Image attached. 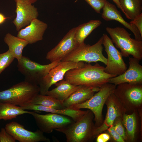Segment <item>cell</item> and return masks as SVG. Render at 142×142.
Returning <instances> with one entry per match:
<instances>
[{"mask_svg":"<svg viewBox=\"0 0 142 142\" xmlns=\"http://www.w3.org/2000/svg\"><path fill=\"white\" fill-rule=\"evenodd\" d=\"M104 68L97 63L93 65L85 63L83 67L68 71L64 77L65 80L75 85L100 87L115 77L105 73Z\"/></svg>","mask_w":142,"mask_h":142,"instance_id":"obj_1","label":"cell"},{"mask_svg":"<svg viewBox=\"0 0 142 142\" xmlns=\"http://www.w3.org/2000/svg\"><path fill=\"white\" fill-rule=\"evenodd\" d=\"M106 30L115 47L120 50L123 57L131 55L139 61L142 59V40L131 38L124 28L107 27Z\"/></svg>","mask_w":142,"mask_h":142,"instance_id":"obj_2","label":"cell"},{"mask_svg":"<svg viewBox=\"0 0 142 142\" xmlns=\"http://www.w3.org/2000/svg\"><path fill=\"white\" fill-rule=\"evenodd\" d=\"M39 91L38 85L24 81L7 89L0 91V102L20 106L29 103L35 95L39 93Z\"/></svg>","mask_w":142,"mask_h":142,"instance_id":"obj_3","label":"cell"},{"mask_svg":"<svg viewBox=\"0 0 142 142\" xmlns=\"http://www.w3.org/2000/svg\"><path fill=\"white\" fill-rule=\"evenodd\" d=\"M61 61L58 60L48 64L42 65L23 56L18 60L17 67L18 71L25 77V81L39 86L43 78Z\"/></svg>","mask_w":142,"mask_h":142,"instance_id":"obj_4","label":"cell"},{"mask_svg":"<svg viewBox=\"0 0 142 142\" xmlns=\"http://www.w3.org/2000/svg\"><path fill=\"white\" fill-rule=\"evenodd\" d=\"M95 129L92 128V119L88 111L77 121L55 130L64 134L67 142H82L94 135Z\"/></svg>","mask_w":142,"mask_h":142,"instance_id":"obj_5","label":"cell"},{"mask_svg":"<svg viewBox=\"0 0 142 142\" xmlns=\"http://www.w3.org/2000/svg\"><path fill=\"white\" fill-rule=\"evenodd\" d=\"M103 37L92 45L84 43L78 45L61 61L76 62H83L90 63L100 62L105 65L107 59L103 53Z\"/></svg>","mask_w":142,"mask_h":142,"instance_id":"obj_6","label":"cell"},{"mask_svg":"<svg viewBox=\"0 0 142 142\" xmlns=\"http://www.w3.org/2000/svg\"><path fill=\"white\" fill-rule=\"evenodd\" d=\"M108 83L102 85L99 90L89 99L83 103L73 105L68 108L78 109H89L94 115L96 123H98L102 119L104 105L107 98L114 93L115 90V85Z\"/></svg>","mask_w":142,"mask_h":142,"instance_id":"obj_7","label":"cell"},{"mask_svg":"<svg viewBox=\"0 0 142 142\" xmlns=\"http://www.w3.org/2000/svg\"><path fill=\"white\" fill-rule=\"evenodd\" d=\"M102 37L103 45L107 55V62L104 71L115 77L120 75L127 69L122 54L115 47L111 39L106 34H103Z\"/></svg>","mask_w":142,"mask_h":142,"instance_id":"obj_8","label":"cell"},{"mask_svg":"<svg viewBox=\"0 0 142 142\" xmlns=\"http://www.w3.org/2000/svg\"><path fill=\"white\" fill-rule=\"evenodd\" d=\"M85 64L83 62H76L61 61L42 79L39 85L40 88L39 93L45 95L52 85L63 79L65 73L68 71L74 69L83 67Z\"/></svg>","mask_w":142,"mask_h":142,"instance_id":"obj_9","label":"cell"},{"mask_svg":"<svg viewBox=\"0 0 142 142\" xmlns=\"http://www.w3.org/2000/svg\"><path fill=\"white\" fill-rule=\"evenodd\" d=\"M39 111H34L31 115L33 117L39 129L43 133H51L53 130L65 127L74 122L64 115L49 113L41 114Z\"/></svg>","mask_w":142,"mask_h":142,"instance_id":"obj_10","label":"cell"},{"mask_svg":"<svg viewBox=\"0 0 142 142\" xmlns=\"http://www.w3.org/2000/svg\"><path fill=\"white\" fill-rule=\"evenodd\" d=\"M5 128L16 140L20 142H50V139L39 129L32 132L26 129L23 125L16 122L7 124Z\"/></svg>","mask_w":142,"mask_h":142,"instance_id":"obj_11","label":"cell"},{"mask_svg":"<svg viewBox=\"0 0 142 142\" xmlns=\"http://www.w3.org/2000/svg\"><path fill=\"white\" fill-rule=\"evenodd\" d=\"M76 27L67 33L59 43L47 53L46 58L51 62L61 61L78 45L75 39Z\"/></svg>","mask_w":142,"mask_h":142,"instance_id":"obj_12","label":"cell"},{"mask_svg":"<svg viewBox=\"0 0 142 142\" xmlns=\"http://www.w3.org/2000/svg\"><path fill=\"white\" fill-rule=\"evenodd\" d=\"M129 68L123 73L110 78L108 83L115 85L125 83L141 84L142 83V66L139 61L134 57L129 59Z\"/></svg>","mask_w":142,"mask_h":142,"instance_id":"obj_13","label":"cell"},{"mask_svg":"<svg viewBox=\"0 0 142 142\" xmlns=\"http://www.w3.org/2000/svg\"><path fill=\"white\" fill-rule=\"evenodd\" d=\"M16 2V16L12 22L18 31L37 18L38 13L37 8L31 4L19 1Z\"/></svg>","mask_w":142,"mask_h":142,"instance_id":"obj_14","label":"cell"},{"mask_svg":"<svg viewBox=\"0 0 142 142\" xmlns=\"http://www.w3.org/2000/svg\"><path fill=\"white\" fill-rule=\"evenodd\" d=\"M48 27L47 24L37 18L33 20L28 25L18 31L17 36L32 44L41 40Z\"/></svg>","mask_w":142,"mask_h":142,"instance_id":"obj_15","label":"cell"},{"mask_svg":"<svg viewBox=\"0 0 142 142\" xmlns=\"http://www.w3.org/2000/svg\"><path fill=\"white\" fill-rule=\"evenodd\" d=\"M102 9L101 17L103 19L107 21L115 20L119 22L132 32L135 39L142 40V37L137 28L134 25L125 20L122 17L120 12L114 5L107 1Z\"/></svg>","mask_w":142,"mask_h":142,"instance_id":"obj_16","label":"cell"},{"mask_svg":"<svg viewBox=\"0 0 142 142\" xmlns=\"http://www.w3.org/2000/svg\"><path fill=\"white\" fill-rule=\"evenodd\" d=\"M100 87L82 85L63 102L65 108L83 103L90 99Z\"/></svg>","mask_w":142,"mask_h":142,"instance_id":"obj_17","label":"cell"},{"mask_svg":"<svg viewBox=\"0 0 142 142\" xmlns=\"http://www.w3.org/2000/svg\"><path fill=\"white\" fill-rule=\"evenodd\" d=\"M55 85L56 87L51 90H49L45 95L52 97L62 103L82 86L73 84L65 80H61Z\"/></svg>","mask_w":142,"mask_h":142,"instance_id":"obj_18","label":"cell"},{"mask_svg":"<svg viewBox=\"0 0 142 142\" xmlns=\"http://www.w3.org/2000/svg\"><path fill=\"white\" fill-rule=\"evenodd\" d=\"M4 41L8 47V50L17 60L22 57V52L24 48L29 44L25 40L13 36L9 33L6 35Z\"/></svg>","mask_w":142,"mask_h":142,"instance_id":"obj_19","label":"cell"},{"mask_svg":"<svg viewBox=\"0 0 142 142\" xmlns=\"http://www.w3.org/2000/svg\"><path fill=\"white\" fill-rule=\"evenodd\" d=\"M101 24V21L99 20H91L76 27L75 39L78 45L84 43L87 37Z\"/></svg>","mask_w":142,"mask_h":142,"instance_id":"obj_20","label":"cell"},{"mask_svg":"<svg viewBox=\"0 0 142 142\" xmlns=\"http://www.w3.org/2000/svg\"><path fill=\"white\" fill-rule=\"evenodd\" d=\"M33 112L23 110L20 106L10 103L0 102V120H10L19 115L27 114H31Z\"/></svg>","mask_w":142,"mask_h":142,"instance_id":"obj_21","label":"cell"},{"mask_svg":"<svg viewBox=\"0 0 142 142\" xmlns=\"http://www.w3.org/2000/svg\"><path fill=\"white\" fill-rule=\"evenodd\" d=\"M123 12L131 20L142 13V0H119Z\"/></svg>","mask_w":142,"mask_h":142,"instance_id":"obj_22","label":"cell"},{"mask_svg":"<svg viewBox=\"0 0 142 142\" xmlns=\"http://www.w3.org/2000/svg\"><path fill=\"white\" fill-rule=\"evenodd\" d=\"M123 89L125 97L132 103L139 104L142 101V88L141 84L125 83L119 84Z\"/></svg>","mask_w":142,"mask_h":142,"instance_id":"obj_23","label":"cell"},{"mask_svg":"<svg viewBox=\"0 0 142 142\" xmlns=\"http://www.w3.org/2000/svg\"><path fill=\"white\" fill-rule=\"evenodd\" d=\"M119 116L120 113L116 105L113 101H110L108 105L105 119L101 126L95 129L94 135L107 130L110 127L113 125L114 120Z\"/></svg>","mask_w":142,"mask_h":142,"instance_id":"obj_24","label":"cell"},{"mask_svg":"<svg viewBox=\"0 0 142 142\" xmlns=\"http://www.w3.org/2000/svg\"><path fill=\"white\" fill-rule=\"evenodd\" d=\"M29 103L56 109L65 108L63 103L59 100L50 96L39 93L35 95Z\"/></svg>","mask_w":142,"mask_h":142,"instance_id":"obj_25","label":"cell"},{"mask_svg":"<svg viewBox=\"0 0 142 142\" xmlns=\"http://www.w3.org/2000/svg\"><path fill=\"white\" fill-rule=\"evenodd\" d=\"M123 122L128 135L133 140L134 138L136 125L135 113L124 115L123 116Z\"/></svg>","mask_w":142,"mask_h":142,"instance_id":"obj_26","label":"cell"},{"mask_svg":"<svg viewBox=\"0 0 142 142\" xmlns=\"http://www.w3.org/2000/svg\"><path fill=\"white\" fill-rule=\"evenodd\" d=\"M15 58L8 50L0 54V75L13 61Z\"/></svg>","mask_w":142,"mask_h":142,"instance_id":"obj_27","label":"cell"},{"mask_svg":"<svg viewBox=\"0 0 142 142\" xmlns=\"http://www.w3.org/2000/svg\"><path fill=\"white\" fill-rule=\"evenodd\" d=\"M85 1L98 13H100L107 0H85Z\"/></svg>","mask_w":142,"mask_h":142,"instance_id":"obj_28","label":"cell"},{"mask_svg":"<svg viewBox=\"0 0 142 142\" xmlns=\"http://www.w3.org/2000/svg\"><path fill=\"white\" fill-rule=\"evenodd\" d=\"M16 140L4 128H2L0 131V142H15Z\"/></svg>","mask_w":142,"mask_h":142,"instance_id":"obj_29","label":"cell"},{"mask_svg":"<svg viewBox=\"0 0 142 142\" xmlns=\"http://www.w3.org/2000/svg\"><path fill=\"white\" fill-rule=\"evenodd\" d=\"M129 23L135 26L142 37V13L136 16Z\"/></svg>","mask_w":142,"mask_h":142,"instance_id":"obj_30","label":"cell"},{"mask_svg":"<svg viewBox=\"0 0 142 142\" xmlns=\"http://www.w3.org/2000/svg\"><path fill=\"white\" fill-rule=\"evenodd\" d=\"M113 126L115 131L124 139H126L124 129L120 121H117Z\"/></svg>","mask_w":142,"mask_h":142,"instance_id":"obj_31","label":"cell"},{"mask_svg":"<svg viewBox=\"0 0 142 142\" xmlns=\"http://www.w3.org/2000/svg\"><path fill=\"white\" fill-rule=\"evenodd\" d=\"M108 131L115 141L118 142H124V139L115 130L113 125L110 127L108 129Z\"/></svg>","mask_w":142,"mask_h":142,"instance_id":"obj_32","label":"cell"},{"mask_svg":"<svg viewBox=\"0 0 142 142\" xmlns=\"http://www.w3.org/2000/svg\"><path fill=\"white\" fill-rule=\"evenodd\" d=\"M109 135L106 133H103L99 135L97 138V142H106L110 139Z\"/></svg>","mask_w":142,"mask_h":142,"instance_id":"obj_33","label":"cell"},{"mask_svg":"<svg viewBox=\"0 0 142 142\" xmlns=\"http://www.w3.org/2000/svg\"><path fill=\"white\" fill-rule=\"evenodd\" d=\"M9 17H6L3 13L0 12V25L4 23Z\"/></svg>","mask_w":142,"mask_h":142,"instance_id":"obj_34","label":"cell"},{"mask_svg":"<svg viewBox=\"0 0 142 142\" xmlns=\"http://www.w3.org/2000/svg\"><path fill=\"white\" fill-rule=\"evenodd\" d=\"M14 1L15 2L19 1L32 4L36 2L37 0H14Z\"/></svg>","mask_w":142,"mask_h":142,"instance_id":"obj_35","label":"cell"},{"mask_svg":"<svg viewBox=\"0 0 142 142\" xmlns=\"http://www.w3.org/2000/svg\"><path fill=\"white\" fill-rule=\"evenodd\" d=\"M118 8L120 9L123 12V10L120 6L119 0H112Z\"/></svg>","mask_w":142,"mask_h":142,"instance_id":"obj_36","label":"cell"}]
</instances>
